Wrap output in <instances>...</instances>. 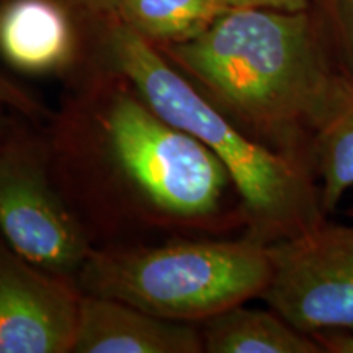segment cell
<instances>
[{"mask_svg": "<svg viewBox=\"0 0 353 353\" xmlns=\"http://www.w3.org/2000/svg\"><path fill=\"white\" fill-rule=\"evenodd\" d=\"M157 48L250 138L309 165L341 72L307 10L228 8L193 39Z\"/></svg>", "mask_w": 353, "mask_h": 353, "instance_id": "1", "label": "cell"}, {"mask_svg": "<svg viewBox=\"0 0 353 353\" xmlns=\"http://www.w3.org/2000/svg\"><path fill=\"white\" fill-rule=\"evenodd\" d=\"M107 72L64 114L68 157L105 196L152 226L208 228L223 218L232 183L223 162L154 112L126 79Z\"/></svg>", "mask_w": 353, "mask_h": 353, "instance_id": "2", "label": "cell"}, {"mask_svg": "<svg viewBox=\"0 0 353 353\" xmlns=\"http://www.w3.org/2000/svg\"><path fill=\"white\" fill-rule=\"evenodd\" d=\"M100 21L107 69L126 79L154 112L205 144L226 167L241 198L245 236L268 245L327 219L319 183L306 162L250 138L180 74L156 44L117 17Z\"/></svg>", "mask_w": 353, "mask_h": 353, "instance_id": "3", "label": "cell"}, {"mask_svg": "<svg viewBox=\"0 0 353 353\" xmlns=\"http://www.w3.org/2000/svg\"><path fill=\"white\" fill-rule=\"evenodd\" d=\"M270 275L267 244L244 236L94 250L76 283L82 293L118 299L164 319L205 322L262 296Z\"/></svg>", "mask_w": 353, "mask_h": 353, "instance_id": "4", "label": "cell"}, {"mask_svg": "<svg viewBox=\"0 0 353 353\" xmlns=\"http://www.w3.org/2000/svg\"><path fill=\"white\" fill-rule=\"evenodd\" d=\"M0 237L13 252L56 275L77 276L94 252L87 232L48 174V154L33 138L0 143Z\"/></svg>", "mask_w": 353, "mask_h": 353, "instance_id": "5", "label": "cell"}, {"mask_svg": "<svg viewBox=\"0 0 353 353\" xmlns=\"http://www.w3.org/2000/svg\"><path fill=\"white\" fill-rule=\"evenodd\" d=\"M265 303L304 334H353V224L322 221L267 245Z\"/></svg>", "mask_w": 353, "mask_h": 353, "instance_id": "6", "label": "cell"}, {"mask_svg": "<svg viewBox=\"0 0 353 353\" xmlns=\"http://www.w3.org/2000/svg\"><path fill=\"white\" fill-rule=\"evenodd\" d=\"M82 291L46 272L0 237V353H68L76 337Z\"/></svg>", "mask_w": 353, "mask_h": 353, "instance_id": "7", "label": "cell"}, {"mask_svg": "<svg viewBox=\"0 0 353 353\" xmlns=\"http://www.w3.org/2000/svg\"><path fill=\"white\" fill-rule=\"evenodd\" d=\"M74 353H201V330L118 299L82 293Z\"/></svg>", "mask_w": 353, "mask_h": 353, "instance_id": "8", "label": "cell"}, {"mask_svg": "<svg viewBox=\"0 0 353 353\" xmlns=\"http://www.w3.org/2000/svg\"><path fill=\"white\" fill-rule=\"evenodd\" d=\"M79 54L72 10L63 0H2L0 57L28 76L68 70Z\"/></svg>", "mask_w": 353, "mask_h": 353, "instance_id": "9", "label": "cell"}, {"mask_svg": "<svg viewBox=\"0 0 353 353\" xmlns=\"http://www.w3.org/2000/svg\"><path fill=\"white\" fill-rule=\"evenodd\" d=\"M201 339L208 353H324L312 335L293 327L273 309H252L245 303L206 319Z\"/></svg>", "mask_w": 353, "mask_h": 353, "instance_id": "10", "label": "cell"}, {"mask_svg": "<svg viewBox=\"0 0 353 353\" xmlns=\"http://www.w3.org/2000/svg\"><path fill=\"white\" fill-rule=\"evenodd\" d=\"M309 165L327 216L353 187V77L341 74L337 88L309 148Z\"/></svg>", "mask_w": 353, "mask_h": 353, "instance_id": "11", "label": "cell"}, {"mask_svg": "<svg viewBox=\"0 0 353 353\" xmlns=\"http://www.w3.org/2000/svg\"><path fill=\"white\" fill-rule=\"evenodd\" d=\"M228 10L219 0H121L113 13L156 46L183 43Z\"/></svg>", "mask_w": 353, "mask_h": 353, "instance_id": "12", "label": "cell"}, {"mask_svg": "<svg viewBox=\"0 0 353 353\" xmlns=\"http://www.w3.org/2000/svg\"><path fill=\"white\" fill-rule=\"evenodd\" d=\"M306 10L339 72L353 77V0H307Z\"/></svg>", "mask_w": 353, "mask_h": 353, "instance_id": "13", "label": "cell"}, {"mask_svg": "<svg viewBox=\"0 0 353 353\" xmlns=\"http://www.w3.org/2000/svg\"><path fill=\"white\" fill-rule=\"evenodd\" d=\"M0 107L6 110L25 114L32 120H39L46 117V110L39 101L23 90L19 83H15L12 79H8L7 74L0 70Z\"/></svg>", "mask_w": 353, "mask_h": 353, "instance_id": "14", "label": "cell"}, {"mask_svg": "<svg viewBox=\"0 0 353 353\" xmlns=\"http://www.w3.org/2000/svg\"><path fill=\"white\" fill-rule=\"evenodd\" d=\"M63 2L72 12L101 20L105 17L113 15L121 0H63Z\"/></svg>", "mask_w": 353, "mask_h": 353, "instance_id": "15", "label": "cell"}, {"mask_svg": "<svg viewBox=\"0 0 353 353\" xmlns=\"http://www.w3.org/2000/svg\"><path fill=\"white\" fill-rule=\"evenodd\" d=\"M224 7L239 8V7H254V8H273V10L285 12H299L306 10L307 0H219Z\"/></svg>", "mask_w": 353, "mask_h": 353, "instance_id": "16", "label": "cell"}, {"mask_svg": "<svg viewBox=\"0 0 353 353\" xmlns=\"http://www.w3.org/2000/svg\"><path fill=\"white\" fill-rule=\"evenodd\" d=\"M324 353H353V334L350 332H321L312 335Z\"/></svg>", "mask_w": 353, "mask_h": 353, "instance_id": "17", "label": "cell"}, {"mask_svg": "<svg viewBox=\"0 0 353 353\" xmlns=\"http://www.w3.org/2000/svg\"><path fill=\"white\" fill-rule=\"evenodd\" d=\"M3 112H6V108L0 107V143H2V141L6 139V136L8 134V123Z\"/></svg>", "mask_w": 353, "mask_h": 353, "instance_id": "18", "label": "cell"}, {"mask_svg": "<svg viewBox=\"0 0 353 353\" xmlns=\"http://www.w3.org/2000/svg\"><path fill=\"white\" fill-rule=\"evenodd\" d=\"M348 214H350V216H352V218H353V206H352V208H350V210H348Z\"/></svg>", "mask_w": 353, "mask_h": 353, "instance_id": "19", "label": "cell"}]
</instances>
